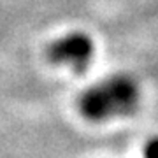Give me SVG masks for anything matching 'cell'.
Returning <instances> with one entry per match:
<instances>
[{"instance_id": "1", "label": "cell", "mask_w": 158, "mask_h": 158, "mask_svg": "<svg viewBox=\"0 0 158 158\" xmlns=\"http://www.w3.org/2000/svg\"><path fill=\"white\" fill-rule=\"evenodd\" d=\"M141 91L135 79L118 74L90 86L79 95V113L90 121H106L113 118L128 116L137 109Z\"/></svg>"}, {"instance_id": "2", "label": "cell", "mask_w": 158, "mask_h": 158, "mask_svg": "<svg viewBox=\"0 0 158 158\" xmlns=\"http://www.w3.org/2000/svg\"><path fill=\"white\" fill-rule=\"evenodd\" d=\"M93 40L83 32H72L53 40L46 48V58L55 65H67L74 72H85L93 58Z\"/></svg>"}, {"instance_id": "3", "label": "cell", "mask_w": 158, "mask_h": 158, "mask_svg": "<svg viewBox=\"0 0 158 158\" xmlns=\"http://www.w3.org/2000/svg\"><path fill=\"white\" fill-rule=\"evenodd\" d=\"M144 158H158V137H153L144 146Z\"/></svg>"}]
</instances>
